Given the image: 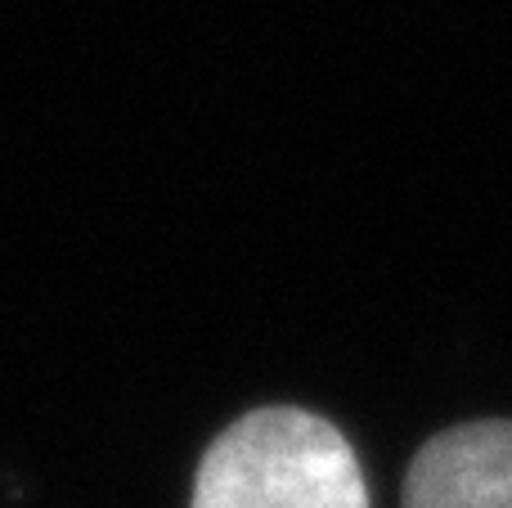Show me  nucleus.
I'll return each mask as SVG.
<instances>
[{
  "label": "nucleus",
  "mask_w": 512,
  "mask_h": 508,
  "mask_svg": "<svg viewBox=\"0 0 512 508\" xmlns=\"http://www.w3.org/2000/svg\"><path fill=\"white\" fill-rule=\"evenodd\" d=\"M400 508H512V419L436 432L409 464Z\"/></svg>",
  "instance_id": "nucleus-2"
},
{
  "label": "nucleus",
  "mask_w": 512,
  "mask_h": 508,
  "mask_svg": "<svg viewBox=\"0 0 512 508\" xmlns=\"http://www.w3.org/2000/svg\"><path fill=\"white\" fill-rule=\"evenodd\" d=\"M189 508H369V486L328 419L265 405L207 446Z\"/></svg>",
  "instance_id": "nucleus-1"
}]
</instances>
